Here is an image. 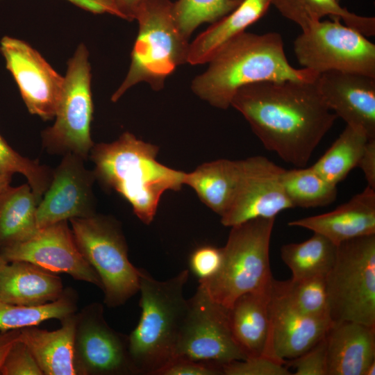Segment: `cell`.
<instances>
[{"mask_svg": "<svg viewBox=\"0 0 375 375\" xmlns=\"http://www.w3.org/2000/svg\"><path fill=\"white\" fill-rule=\"evenodd\" d=\"M231 106L266 149L297 167L307 165L338 118L325 103L316 79L247 85L236 91Z\"/></svg>", "mask_w": 375, "mask_h": 375, "instance_id": "1", "label": "cell"}, {"mask_svg": "<svg viewBox=\"0 0 375 375\" xmlns=\"http://www.w3.org/2000/svg\"><path fill=\"white\" fill-rule=\"evenodd\" d=\"M192 81V92L211 106L226 110L236 91L247 85L285 80L314 81L319 74L288 62L281 35L244 31L224 44Z\"/></svg>", "mask_w": 375, "mask_h": 375, "instance_id": "2", "label": "cell"}, {"mask_svg": "<svg viewBox=\"0 0 375 375\" xmlns=\"http://www.w3.org/2000/svg\"><path fill=\"white\" fill-rule=\"evenodd\" d=\"M158 151L157 146L124 132L114 142L94 144L89 156L96 180L120 194L147 225L155 217L162 195L180 190L185 176L157 161Z\"/></svg>", "mask_w": 375, "mask_h": 375, "instance_id": "3", "label": "cell"}, {"mask_svg": "<svg viewBox=\"0 0 375 375\" xmlns=\"http://www.w3.org/2000/svg\"><path fill=\"white\" fill-rule=\"evenodd\" d=\"M189 274L183 269L166 281H158L140 268L141 315L128 335L135 374L155 375L174 357L188 310L184 288Z\"/></svg>", "mask_w": 375, "mask_h": 375, "instance_id": "4", "label": "cell"}, {"mask_svg": "<svg viewBox=\"0 0 375 375\" xmlns=\"http://www.w3.org/2000/svg\"><path fill=\"white\" fill-rule=\"evenodd\" d=\"M170 0H145L137 8L134 19L138 34L131 52L128 72L112 95L117 101L129 88L145 82L156 91L180 65L188 63L189 39L178 29Z\"/></svg>", "mask_w": 375, "mask_h": 375, "instance_id": "5", "label": "cell"}, {"mask_svg": "<svg viewBox=\"0 0 375 375\" xmlns=\"http://www.w3.org/2000/svg\"><path fill=\"white\" fill-rule=\"evenodd\" d=\"M274 221L258 218L231 227L219 271L199 281L212 299L230 308L244 294L271 290L269 244Z\"/></svg>", "mask_w": 375, "mask_h": 375, "instance_id": "6", "label": "cell"}, {"mask_svg": "<svg viewBox=\"0 0 375 375\" xmlns=\"http://www.w3.org/2000/svg\"><path fill=\"white\" fill-rule=\"evenodd\" d=\"M325 278L333 322L349 321L375 326V234L338 244Z\"/></svg>", "mask_w": 375, "mask_h": 375, "instance_id": "7", "label": "cell"}, {"mask_svg": "<svg viewBox=\"0 0 375 375\" xmlns=\"http://www.w3.org/2000/svg\"><path fill=\"white\" fill-rule=\"evenodd\" d=\"M76 243L101 282L108 307L125 303L140 289V268L133 265L119 223L97 215L69 219Z\"/></svg>", "mask_w": 375, "mask_h": 375, "instance_id": "8", "label": "cell"}, {"mask_svg": "<svg viewBox=\"0 0 375 375\" xmlns=\"http://www.w3.org/2000/svg\"><path fill=\"white\" fill-rule=\"evenodd\" d=\"M88 51L81 44L67 62L64 85L53 125L42 132V144L52 154L74 153L89 158L94 146L90 127L93 117Z\"/></svg>", "mask_w": 375, "mask_h": 375, "instance_id": "9", "label": "cell"}, {"mask_svg": "<svg viewBox=\"0 0 375 375\" xmlns=\"http://www.w3.org/2000/svg\"><path fill=\"white\" fill-rule=\"evenodd\" d=\"M333 19L301 30L293 44L299 63L317 74L341 71L375 77V44L340 19Z\"/></svg>", "mask_w": 375, "mask_h": 375, "instance_id": "10", "label": "cell"}, {"mask_svg": "<svg viewBox=\"0 0 375 375\" xmlns=\"http://www.w3.org/2000/svg\"><path fill=\"white\" fill-rule=\"evenodd\" d=\"M188 304L174 357L220 367L247 358L233 337L229 308L212 299L200 285Z\"/></svg>", "mask_w": 375, "mask_h": 375, "instance_id": "11", "label": "cell"}, {"mask_svg": "<svg viewBox=\"0 0 375 375\" xmlns=\"http://www.w3.org/2000/svg\"><path fill=\"white\" fill-rule=\"evenodd\" d=\"M75 317L74 353L76 374H135L128 353V335L108 326L101 304H91Z\"/></svg>", "mask_w": 375, "mask_h": 375, "instance_id": "12", "label": "cell"}, {"mask_svg": "<svg viewBox=\"0 0 375 375\" xmlns=\"http://www.w3.org/2000/svg\"><path fill=\"white\" fill-rule=\"evenodd\" d=\"M284 169L261 156L240 160L235 194L221 223L232 227L254 219L276 218L293 208L281 183Z\"/></svg>", "mask_w": 375, "mask_h": 375, "instance_id": "13", "label": "cell"}, {"mask_svg": "<svg viewBox=\"0 0 375 375\" xmlns=\"http://www.w3.org/2000/svg\"><path fill=\"white\" fill-rule=\"evenodd\" d=\"M0 256L8 262H28L54 274H67L101 289L100 278L81 254L67 220L38 228L28 238L0 248Z\"/></svg>", "mask_w": 375, "mask_h": 375, "instance_id": "14", "label": "cell"}, {"mask_svg": "<svg viewBox=\"0 0 375 375\" xmlns=\"http://www.w3.org/2000/svg\"><path fill=\"white\" fill-rule=\"evenodd\" d=\"M0 51L29 112L43 120L55 117L65 78L24 41L4 36Z\"/></svg>", "mask_w": 375, "mask_h": 375, "instance_id": "15", "label": "cell"}, {"mask_svg": "<svg viewBox=\"0 0 375 375\" xmlns=\"http://www.w3.org/2000/svg\"><path fill=\"white\" fill-rule=\"evenodd\" d=\"M84 161L74 153H67L53 170L50 185L37 208L38 228L96 213L93 193L96 178Z\"/></svg>", "mask_w": 375, "mask_h": 375, "instance_id": "16", "label": "cell"}, {"mask_svg": "<svg viewBox=\"0 0 375 375\" xmlns=\"http://www.w3.org/2000/svg\"><path fill=\"white\" fill-rule=\"evenodd\" d=\"M318 90L328 108L347 125L362 129L375 140V77L328 71L318 74Z\"/></svg>", "mask_w": 375, "mask_h": 375, "instance_id": "17", "label": "cell"}, {"mask_svg": "<svg viewBox=\"0 0 375 375\" xmlns=\"http://www.w3.org/2000/svg\"><path fill=\"white\" fill-rule=\"evenodd\" d=\"M270 335L268 355L285 363L322 340L332 324L329 317L306 315L274 288L271 290Z\"/></svg>", "mask_w": 375, "mask_h": 375, "instance_id": "18", "label": "cell"}, {"mask_svg": "<svg viewBox=\"0 0 375 375\" xmlns=\"http://www.w3.org/2000/svg\"><path fill=\"white\" fill-rule=\"evenodd\" d=\"M308 229L335 245L348 240L375 234V190L367 186L333 210L288 222Z\"/></svg>", "mask_w": 375, "mask_h": 375, "instance_id": "19", "label": "cell"}, {"mask_svg": "<svg viewBox=\"0 0 375 375\" xmlns=\"http://www.w3.org/2000/svg\"><path fill=\"white\" fill-rule=\"evenodd\" d=\"M326 375H364L375 360V326L342 321L327 331Z\"/></svg>", "mask_w": 375, "mask_h": 375, "instance_id": "20", "label": "cell"}, {"mask_svg": "<svg viewBox=\"0 0 375 375\" xmlns=\"http://www.w3.org/2000/svg\"><path fill=\"white\" fill-rule=\"evenodd\" d=\"M65 290L56 274L26 261L8 262L0 273V301L40 306L58 299Z\"/></svg>", "mask_w": 375, "mask_h": 375, "instance_id": "21", "label": "cell"}, {"mask_svg": "<svg viewBox=\"0 0 375 375\" xmlns=\"http://www.w3.org/2000/svg\"><path fill=\"white\" fill-rule=\"evenodd\" d=\"M271 290L244 294L229 308L233 337L247 358L269 356Z\"/></svg>", "mask_w": 375, "mask_h": 375, "instance_id": "22", "label": "cell"}, {"mask_svg": "<svg viewBox=\"0 0 375 375\" xmlns=\"http://www.w3.org/2000/svg\"><path fill=\"white\" fill-rule=\"evenodd\" d=\"M75 313L61 321L60 328L49 331L36 326L20 329L19 339L28 347L44 375H76L74 339Z\"/></svg>", "mask_w": 375, "mask_h": 375, "instance_id": "23", "label": "cell"}, {"mask_svg": "<svg viewBox=\"0 0 375 375\" xmlns=\"http://www.w3.org/2000/svg\"><path fill=\"white\" fill-rule=\"evenodd\" d=\"M272 0H242L230 13L201 33L190 44L188 63H208L227 42L245 31L267 11Z\"/></svg>", "mask_w": 375, "mask_h": 375, "instance_id": "24", "label": "cell"}, {"mask_svg": "<svg viewBox=\"0 0 375 375\" xmlns=\"http://www.w3.org/2000/svg\"><path fill=\"white\" fill-rule=\"evenodd\" d=\"M240 171V160H215L185 173L184 185L190 187L199 199L221 217L233 201Z\"/></svg>", "mask_w": 375, "mask_h": 375, "instance_id": "25", "label": "cell"}, {"mask_svg": "<svg viewBox=\"0 0 375 375\" xmlns=\"http://www.w3.org/2000/svg\"><path fill=\"white\" fill-rule=\"evenodd\" d=\"M28 183L8 186L0 194V248L20 242L38 229L36 211L40 202Z\"/></svg>", "mask_w": 375, "mask_h": 375, "instance_id": "26", "label": "cell"}, {"mask_svg": "<svg viewBox=\"0 0 375 375\" xmlns=\"http://www.w3.org/2000/svg\"><path fill=\"white\" fill-rule=\"evenodd\" d=\"M271 4L301 30L325 16L338 18L365 36L375 35V18L356 15L340 5V0H272Z\"/></svg>", "mask_w": 375, "mask_h": 375, "instance_id": "27", "label": "cell"}, {"mask_svg": "<svg viewBox=\"0 0 375 375\" xmlns=\"http://www.w3.org/2000/svg\"><path fill=\"white\" fill-rule=\"evenodd\" d=\"M337 245L313 233L308 240L288 243L281 248V257L290 269L292 279L326 276L335 259Z\"/></svg>", "mask_w": 375, "mask_h": 375, "instance_id": "28", "label": "cell"}, {"mask_svg": "<svg viewBox=\"0 0 375 375\" xmlns=\"http://www.w3.org/2000/svg\"><path fill=\"white\" fill-rule=\"evenodd\" d=\"M369 140L362 129L346 125L328 149L310 167L326 181L337 186L357 167Z\"/></svg>", "mask_w": 375, "mask_h": 375, "instance_id": "29", "label": "cell"}, {"mask_svg": "<svg viewBox=\"0 0 375 375\" xmlns=\"http://www.w3.org/2000/svg\"><path fill=\"white\" fill-rule=\"evenodd\" d=\"M281 183L293 208H316L333 203L337 186L326 181L311 167L284 169Z\"/></svg>", "mask_w": 375, "mask_h": 375, "instance_id": "30", "label": "cell"}, {"mask_svg": "<svg viewBox=\"0 0 375 375\" xmlns=\"http://www.w3.org/2000/svg\"><path fill=\"white\" fill-rule=\"evenodd\" d=\"M76 310L74 291L65 290L57 300L40 306H21L0 301V331L37 326L50 319H62L73 315Z\"/></svg>", "mask_w": 375, "mask_h": 375, "instance_id": "31", "label": "cell"}, {"mask_svg": "<svg viewBox=\"0 0 375 375\" xmlns=\"http://www.w3.org/2000/svg\"><path fill=\"white\" fill-rule=\"evenodd\" d=\"M326 276L277 281L273 288L300 312L315 317H329Z\"/></svg>", "mask_w": 375, "mask_h": 375, "instance_id": "32", "label": "cell"}, {"mask_svg": "<svg viewBox=\"0 0 375 375\" xmlns=\"http://www.w3.org/2000/svg\"><path fill=\"white\" fill-rule=\"evenodd\" d=\"M239 3L233 0H177L172 10L178 29L189 39L201 24L218 21Z\"/></svg>", "mask_w": 375, "mask_h": 375, "instance_id": "33", "label": "cell"}, {"mask_svg": "<svg viewBox=\"0 0 375 375\" xmlns=\"http://www.w3.org/2000/svg\"><path fill=\"white\" fill-rule=\"evenodd\" d=\"M24 175L33 192L41 199L49 188L53 170L38 160L24 157L15 151L0 134V174Z\"/></svg>", "mask_w": 375, "mask_h": 375, "instance_id": "34", "label": "cell"}, {"mask_svg": "<svg viewBox=\"0 0 375 375\" xmlns=\"http://www.w3.org/2000/svg\"><path fill=\"white\" fill-rule=\"evenodd\" d=\"M224 375H290L285 362L267 355L248 357L221 366Z\"/></svg>", "mask_w": 375, "mask_h": 375, "instance_id": "35", "label": "cell"}, {"mask_svg": "<svg viewBox=\"0 0 375 375\" xmlns=\"http://www.w3.org/2000/svg\"><path fill=\"white\" fill-rule=\"evenodd\" d=\"M0 375H43L26 344L20 339L10 347L0 370Z\"/></svg>", "mask_w": 375, "mask_h": 375, "instance_id": "36", "label": "cell"}, {"mask_svg": "<svg viewBox=\"0 0 375 375\" xmlns=\"http://www.w3.org/2000/svg\"><path fill=\"white\" fill-rule=\"evenodd\" d=\"M285 365L293 367L294 375H326V343L325 337L311 349L285 361Z\"/></svg>", "mask_w": 375, "mask_h": 375, "instance_id": "37", "label": "cell"}, {"mask_svg": "<svg viewBox=\"0 0 375 375\" xmlns=\"http://www.w3.org/2000/svg\"><path fill=\"white\" fill-rule=\"evenodd\" d=\"M222 262V248L204 245L198 247L192 253L190 257V267L199 281H203L216 274Z\"/></svg>", "mask_w": 375, "mask_h": 375, "instance_id": "38", "label": "cell"}, {"mask_svg": "<svg viewBox=\"0 0 375 375\" xmlns=\"http://www.w3.org/2000/svg\"><path fill=\"white\" fill-rule=\"evenodd\" d=\"M221 367L187 358L176 356L160 369L155 375H219Z\"/></svg>", "mask_w": 375, "mask_h": 375, "instance_id": "39", "label": "cell"}, {"mask_svg": "<svg viewBox=\"0 0 375 375\" xmlns=\"http://www.w3.org/2000/svg\"><path fill=\"white\" fill-rule=\"evenodd\" d=\"M357 167L363 172L367 186L375 190V140H368Z\"/></svg>", "mask_w": 375, "mask_h": 375, "instance_id": "40", "label": "cell"}, {"mask_svg": "<svg viewBox=\"0 0 375 375\" xmlns=\"http://www.w3.org/2000/svg\"><path fill=\"white\" fill-rule=\"evenodd\" d=\"M94 14L109 13L119 17L115 0H67Z\"/></svg>", "mask_w": 375, "mask_h": 375, "instance_id": "41", "label": "cell"}, {"mask_svg": "<svg viewBox=\"0 0 375 375\" xmlns=\"http://www.w3.org/2000/svg\"><path fill=\"white\" fill-rule=\"evenodd\" d=\"M20 338V329L0 331V370L12 345Z\"/></svg>", "mask_w": 375, "mask_h": 375, "instance_id": "42", "label": "cell"}, {"mask_svg": "<svg viewBox=\"0 0 375 375\" xmlns=\"http://www.w3.org/2000/svg\"><path fill=\"white\" fill-rule=\"evenodd\" d=\"M119 13V17L126 20H133L138 6L145 0H115Z\"/></svg>", "mask_w": 375, "mask_h": 375, "instance_id": "43", "label": "cell"}, {"mask_svg": "<svg viewBox=\"0 0 375 375\" xmlns=\"http://www.w3.org/2000/svg\"><path fill=\"white\" fill-rule=\"evenodd\" d=\"M12 175L0 174V194L10 186Z\"/></svg>", "mask_w": 375, "mask_h": 375, "instance_id": "44", "label": "cell"}, {"mask_svg": "<svg viewBox=\"0 0 375 375\" xmlns=\"http://www.w3.org/2000/svg\"><path fill=\"white\" fill-rule=\"evenodd\" d=\"M375 374V360L370 363L365 371L364 375Z\"/></svg>", "mask_w": 375, "mask_h": 375, "instance_id": "45", "label": "cell"}, {"mask_svg": "<svg viewBox=\"0 0 375 375\" xmlns=\"http://www.w3.org/2000/svg\"><path fill=\"white\" fill-rule=\"evenodd\" d=\"M8 262L0 256V273Z\"/></svg>", "mask_w": 375, "mask_h": 375, "instance_id": "46", "label": "cell"}, {"mask_svg": "<svg viewBox=\"0 0 375 375\" xmlns=\"http://www.w3.org/2000/svg\"><path fill=\"white\" fill-rule=\"evenodd\" d=\"M235 1V2H238V3H240L242 0H233Z\"/></svg>", "mask_w": 375, "mask_h": 375, "instance_id": "47", "label": "cell"}]
</instances>
